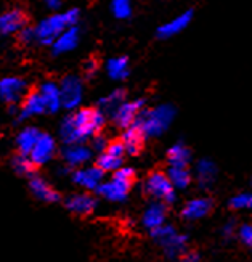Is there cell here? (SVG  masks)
Listing matches in <instances>:
<instances>
[{
    "label": "cell",
    "mask_w": 252,
    "mask_h": 262,
    "mask_svg": "<svg viewBox=\"0 0 252 262\" xmlns=\"http://www.w3.org/2000/svg\"><path fill=\"white\" fill-rule=\"evenodd\" d=\"M106 116L98 108H81L63 118L60 126V140L63 146L87 143L91 137L101 134Z\"/></svg>",
    "instance_id": "obj_1"
},
{
    "label": "cell",
    "mask_w": 252,
    "mask_h": 262,
    "mask_svg": "<svg viewBox=\"0 0 252 262\" xmlns=\"http://www.w3.org/2000/svg\"><path fill=\"white\" fill-rule=\"evenodd\" d=\"M125 150L122 143L118 140H109L106 150L100 153L95 159V166L101 170L103 174H112L116 172L119 167L124 166V159H125Z\"/></svg>",
    "instance_id": "obj_6"
},
{
    "label": "cell",
    "mask_w": 252,
    "mask_h": 262,
    "mask_svg": "<svg viewBox=\"0 0 252 262\" xmlns=\"http://www.w3.org/2000/svg\"><path fill=\"white\" fill-rule=\"evenodd\" d=\"M32 39H36V32H34L32 28H22L19 31V40L21 42L29 43V42H32Z\"/></svg>",
    "instance_id": "obj_37"
},
{
    "label": "cell",
    "mask_w": 252,
    "mask_h": 262,
    "mask_svg": "<svg viewBox=\"0 0 252 262\" xmlns=\"http://www.w3.org/2000/svg\"><path fill=\"white\" fill-rule=\"evenodd\" d=\"M132 184H129V182H124L121 179H116L112 177L109 180H103L100 187L95 190V193L106 201H111V203H122L127 200L129 193L132 190Z\"/></svg>",
    "instance_id": "obj_10"
},
{
    "label": "cell",
    "mask_w": 252,
    "mask_h": 262,
    "mask_svg": "<svg viewBox=\"0 0 252 262\" xmlns=\"http://www.w3.org/2000/svg\"><path fill=\"white\" fill-rule=\"evenodd\" d=\"M167 214H169V206H166L161 201H153L148 204V208L142 214V225L143 229L148 232H153L157 227L167 224Z\"/></svg>",
    "instance_id": "obj_17"
},
{
    "label": "cell",
    "mask_w": 252,
    "mask_h": 262,
    "mask_svg": "<svg viewBox=\"0 0 252 262\" xmlns=\"http://www.w3.org/2000/svg\"><path fill=\"white\" fill-rule=\"evenodd\" d=\"M230 208L233 211H246L252 208V195L250 193H238V195L230 198Z\"/></svg>",
    "instance_id": "obj_31"
},
{
    "label": "cell",
    "mask_w": 252,
    "mask_h": 262,
    "mask_svg": "<svg viewBox=\"0 0 252 262\" xmlns=\"http://www.w3.org/2000/svg\"><path fill=\"white\" fill-rule=\"evenodd\" d=\"M145 108V100L139 98L133 101H124V103L111 115V121L112 124L121 130L129 129L130 126H133L136 118L140 116V113Z\"/></svg>",
    "instance_id": "obj_9"
},
{
    "label": "cell",
    "mask_w": 252,
    "mask_h": 262,
    "mask_svg": "<svg viewBox=\"0 0 252 262\" xmlns=\"http://www.w3.org/2000/svg\"><path fill=\"white\" fill-rule=\"evenodd\" d=\"M79 42V29L76 26L66 29L63 34H60L56 40L52 43L53 45V53L55 55H61L66 52H71L73 49H76V45Z\"/></svg>",
    "instance_id": "obj_25"
},
{
    "label": "cell",
    "mask_w": 252,
    "mask_h": 262,
    "mask_svg": "<svg viewBox=\"0 0 252 262\" xmlns=\"http://www.w3.org/2000/svg\"><path fill=\"white\" fill-rule=\"evenodd\" d=\"M106 71L114 81H124L129 76V60L127 56H116L111 58L106 64Z\"/></svg>",
    "instance_id": "obj_30"
},
{
    "label": "cell",
    "mask_w": 252,
    "mask_h": 262,
    "mask_svg": "<svg viewBox=\"0 0 252 262\" xmlns=\"http://www.w3.org/2000/svg\"><path fill=\"white\" fill-rule=\"evenodd\" d=\"M143 193L154 201H161L166 206H170L177 201V191L170 185L166 170H153L143 182Z\"/></svg>",
    "instance_id": "obj_5"
},
{
    "label": "cell",
    "mask_w": 252,
    "mask_h": 262,
    "mask_svg": "<svg viewBox=\"0 0 252 262\" xmlns=\"http://www.w3.org/2000/svg\"><path fill=\"white\" fill-rule=\"evenodd\" d=\"M167 179L174 190H187L193 184V174L190 167H167Z\"/></svg>",
    "instance_id": "obj_24"
},
{
    "label": "cell",
    "mask_w": 252,
    "mask_h": 262,
    "mask_svg": "<svg viewBox=\"0 0 252 262\" xmlns=\"http://www.w3.org/2000/svg\"><path fill=\"white\" fill-rule=\"evenodd\" d=\"M175 118V108L172 105H159L156 108L146 110L140 113L136 118L135 126L139 127L146 139H154V137L163 135Z\"/></svg>",
    "instance_id": "obj_2"
},
{
    "label": "cell",
    "mask_w": 252,
    "mask_h": 262,
    "mask_svg": "<svg viewBox=\"0 0 252 262\" xmlns=\"http://www.w3.org/2000/svg\"><path fill=\"white\" fill-rule=\"evenodd\" d=\"M191 161H193L191 150L183 142H178L169 148L167 151L169 167H190Z\"/></svg>",
    "instance_id": "obj_22"
},
{
    "label": "cell",
    "mask_w": 252,
    "mask_h": 262,
    "mask_svg": "<svg viewBox=\"0 0 252 262\" xmlns=\"http://www.w3.org/2000/svg\"><path fill=\"white\" fill-rule=\"evenodd\" d=\"M153 240L163 248L164 256L169 260H178L181 254L188 251V236L180 233L174 225L164 224L150 232Z\"/></svg>",
    "instance_id": "obj_3"
},
{
    "label": "cell",
    "mask_w": 252,
    "mask_h": 262,
    "mask_svg": "<svg viewBox=\"0 0 252 262\" xmlns=\"http://www.w3.org/2000/svg\"><path fill=\"white\" fill-rule=\"evenodd\" d=\"M235 236H236V222L232 219L222 227V238L225 242H230Z\"/></svg>",
    "instance_id": "obj_35"
},
{
    "label": "cell",
    "mask_w": 252,
    "mask_h": 262,
    "mask_svg": "<svg viewBox=\"0 0 252 262\" xmlns=\"http://www.w3.org/2000/svg\"><path fill=\"white\" fill-rule=\"evenodd\" d=\"M214 209V200L209 196H198L188 200L180 211V217L187 222H198L208 217Z\"/></svg>",
    "instance_id": "obj_13"
},
{
    "label": "cell",
    "mask_w": 252,
    "mask_h": 262,
    "mask_svg": "<svg viewBox=\"0 0 252 262\" xmlns=\"http://www.w3.org/2000/svg\"><path fill=\"white\" fill-rule=\"evenodd\" d=\"M43 113H47L45 110V103L42 100V95L39 90H29L26 94V97L22 98L21 101V106L18 108V113H16V121L21 122V121H26L32 116H39V115H43Z\"/></svg>",
    "instance_id": "obj_16"
},
{
    "label": "cell",
    "mask_w": 252,
    "mask_h": 262,
    "mask_svg": "<svg viewBox=\"0 0 252 262\" xmlns=\"http://www.w3.org/2000/svg\"><path fill=\"white\" fill-rule=\"evenodd\" d=\"M119 142L122 143L125 155L129 156H136L140 155L142 150L145 148V142H146V137L143 135V132L135 126H130L129 129L122 130L121 137H119Z\"/></svg>",
    "instance_id": "obj_20"
},
{
    "label": "cell",
    "mask_w": 252,
    "mask_h": 262,
    "mask_svg": "<svg viewBox=\"0 0 252 262\" xmlns=\"http://www.w3.org/2000/svg\"><path fill=\"white\" fill-rule=\"evenodd\" d=\"M236 236L244 246H252V225L250 224H241L239 229H236Z\"/></svg>",
    "instance_id": "obj_34"
},
{
    "label": "cell",
    "mask_w": 252,
    "mask_h": 262,
    "mask_svg": "<svg viewBox=\"0 0 252 262\" xmlns=\"http://www.w3.org/2000/svg\"><path fill=\"white\" fill-rule=\"evenodd\" d=\"M109 143V139L106 135H103V134H97L94 135L91 139L88 140V146H90V150L94 151V153H103L106 150V146Z\"/></svg>",
    "instance_id": "obj_33"
},
{
    "label": "cell",
    "mask_w": 252,
    "mask_h": 262,
    "mask_svg": "<svg viewBox=\"0 0 252 262\" xmlns=\"http://www.w3.org/2000/svg\"><path fill=\"white\" fill-rule=\"evenodd\" d=\"M98 71V60L97 58H90L85 64H84V74L87 77H91Z\"/></svg>",
    "instance_id": "obj_36"
},
{
    "label": "cell",
    "mask_w": 252,
    "mask_h": 262,
    "mask_svg": "<svg viewBox=\"0 0 252 262\" xmlns=\"http://www.w3.org/2000/svg\"><path fill=\"white\" fill-rule=\"evenodd\" d=\"M61 161L66 167L76 170L79 167L87 166L94 159V151L90 150L87 143H77V145H66L61 150Z\"/></svg>",
    "instance_id": "obj_11"
},
{
    "label": "cell",
    "mask_w": 252,
    "mask_h": 262,
    "mask_svg": "<svg viewBox=\"0 0 252 262\" xmlns=\"http://www.w3.org/2000/svg\"><path fill=\"white\" fill-rule=\"evenodd\" d=\"M29 191L32 196H36L37 200L43 201V203H49V204H53V203H60L61 201V195L58 191H56L47 180L42 179L40 176L34 174L32 177H29Z\"/></svg>",
    "instance_id": "obj_19"
},
{
    "label": "cell",
    "mask_w": 252,
    "mask_h": 262,
    "mask_svg": "<svg viewBox=\"0 0 252 262\" xmlns=\"http://www.w3.org/2000/svg\"><path fill=\"white\" fill-rule=\"evenodd\" d=\"M40 135V130L37 127H25L16 135V153L19 155H29L31 150L36 145L37 139Z\"/></svg>",
    "instance_id": "obj_27"
},
{
    "label": "cell",
    "mask_w": 252,
    "mask_h": 262,
    "mask_svg": "<svg viewBox=\"0 0 252 262\" xmlns=\"http://www.w3.org/2000/svg\"><path fill=\"white\" fill-rule=\"evenodd\" d=\"M97 206H98V198L94 196L88 191L73 193V195H70L64 200V208L71 214L79 215V217H87V215H91L95 212Z\"/></svg>",
    "instance_id": "obj_12"
},
{
    "label": "cell",
    "mask_w": 252,
    "mask_h": 262,
    "mask_svg": "<svg viewBox=\"0 0 252 262\" xmlns=\"http://www.w3.org/2000/svg\"><path fill=\"white\" fill-rule=\"evenodd\" d=\"M10 166L13 169V172L21 177H32L34 174H37V169L34 167L29 156L26 155H19V153L13 155L10 159Z\"/></svg>",
    "instance_id": "obj_29"
},
{
    "label": "cell",
    "mask_w": 252,
    "mask_h": 262,
    "mask_svg": "<svg viewBox=\"0 0 252 262\" xmlns=\"http://www.w3.org/2000/svg\"><path fill=\"white\" fill-rule=\"evenodd\" d=\"M45 2L49 4L50 8H58L61 5V0H45Z\"/></svg>",
    "instance_id": "obj_39"
},
{
    "label": "cell",
    "mask_w": 252,
    "mask_h": 262,
    "mask_svg": "<svg viewBox=\"0 0 252 262\" xmlns=\"http://www.w3.org/2000/svg\"><path fill=\"white\" fill-rule=\"evenodd\" d=\"M77 19H79L77 8H71L70 11H66L63 15H53L47 19H43L40 25L34 29L36 39H39V42L43 45H52L60 34H63L66 29L76 26Z\"/></svg>",
    "instance_id": "obj_4"
},
{
    "label": "cell",
    "mask_w": 252,
    "mask_h": 262,
    "mask_svg": "<svg viewBox=\"0 0 252 262\" xmlns=\"http://www.w3.org/2000/svg\"><path fill=\"white\" fill-rule=\"evenodd\" d=\"M178 262H201V256L196 251H187L178 257Z\"/></svg>",
    "instance_id": "obj_38"
},
{
    "label": "cell",
    "mask_w": 252,
    "mask_h": 262,
    "mask_svg": "<svg viewBox=\"0 0 252 262\" xmlns=\"http://www.w3.org/2000/svg\"><path fill=\"white\" fill-rule=\"evenodd\" d=\"M28 84L26 81H22L19 77H5L0 81V98H2L8 106L18 105L22 101V98L26 97Z\"/></svg>",
    "instance_id": "obj_14"
},
{
    "label": "cell",
    "mask_w": 252,
    "mask_h": 262,
    "mask_svg": "<svg viewBox=\"0 0 252 262\" xmlns=\"http://www.w3.org/2000/svg\"><path fill=\"white\" fill-rule=\"evenodd\" d=\"M191 18H193V11L188 10L187 13L177 16L175 19H172V21L166 23L164 26L159 28L157 29V36L161 37V39H167V37L175 36V34H178L180 31H183V29H185L190 25Z\"/></svg>",
    "instance_id": "obj_26"
},
{
    "label": "cell",
    "mask_w": 252,
    "mask_h": 262,
    "mask_svg": "<svg viewBox=\"0 0 252 262\" xmlns=\"http://www.w3.org/2000/svg\"><path fill=\"white\" fill-rule=\"evenodd\" d=\"M71 180L73 184L84 188V191H95L103 180H105V174L94 164V166H84L79 167L71 172Z\"/></svg>",
    "instance_id": "obj_15"
},
{
    "label": "cell",
    "mask_w": 252,
    "mask_h": 262,
    "mask_svg": "<svg viewBox=\"0 0 252 262\" xmlns=\"http://www.w3.org/2000/svg\"><path fill=\"white\" fill-rule=\"evenodd\" d=\"M26 15L22 13L19 8L5 11V13L0 15V34L2 36H10L16 31H21L26 26Z\"/></svg>",
    "instance_id": "obj_21"
},
{
    "label": "cell",
    "mask_w": 252,
    "mask_h": 262,
    "mask_svg": "<svg viewBox=\"0 0 252 262\" xmlns=\"http://www.w3.org/2000/svg\"><path fill=\"white\" fill-rule=\"evenodd\" d=\"M42 95V100L45 103V110L47 113H56L61 108V95H60V85L56 82H43L39 89Z\"/></svg>",
    "instance_id": "obj_23"
},
{
    "label": "cell",
    "mask_w": 252,
    "mask_h": 262,
    "mask_svg": "<svg viewBox=\"0 0 252 262\" xmlns=\"http://www.w3.org/2000/svg\"><path fill=\"white\" fill-rule=\"evenodd\" d=\"M56 151L58 150H56V142L53 137L47 132H40L36 145H34V148L28 156L31 159V163L34 164V167L39 169V167H43L45 164H49L56 156Z\"/></svg>",
    "instance_id": "obj_8"
},
{
    "label": "cell",
    "mask_w": 252,
    "mask_h": 262,
    "mask_svg": "<svg viewBox=\"0 0 252 262\" xmlns=\"http://www.w3.org/2000/svg\"><path fill=\"white\" fill-rule=\"evenodd\" d=\"M125 97H127V92H125L124 89H116V90H112V92L106 97H103L100 98L98 101V110L103 113V115H112L114 111H116L124 101H125Z\"/></svg>",
    "instance_id": "obj_28"
},
{
    "label": "cell",
    "mask_w": 252,
    "mask_h": 262,
    "mask_svg": "<svg viewBox=\"0 0 252 262\" xmlns=\"http://www.w3.org/2000/svg\"><path fill=\"white\" fill-rule=\"evenodd\" d=\"M112 13L119 19L129 18L132 13V5L130 0H112Z\"/></svg>",
    "instance_id": "obj_32"
},
{
    "label": "cell",
    "mask_w": 252,
    "mask_h": 262,
    "mask_svg": "<svg viewBox=\"0 0 252 262\" xmlns=\"http://www.w3.org/2000/svg\"><path fill=\"white\" fill-rule=\"evenodd\" d=\"M60 95H61V108L77 110L84 98V84L82 79L74 74L66 76L60 82Z\"/></svg>",
    "instance_id": "obj_7"
},
{
    "label": "cell",
    "mask_w": 252,
    "mask_h": 262,
    "mask_svg": "<svg viewBox=\"0 0 252 262\" xmlns=\"http://www.w3.org/2000/svg\"><path fill=\"white\" fill-rule=\"evenodd\" d=\"M191 174L193 179H196V184L201 190H209L214 185L217 176H219V169L211 158H201Z\"/></svg>",
    "instance_id": "obj_18"
}]
</instances>
